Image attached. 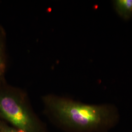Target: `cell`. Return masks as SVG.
<instances>
[{"label": "cell", "mask_w": 132, "mask_h": 132, "mask_svg": "<svg viewBox=\"0 0 132 132\" xmlns=\"http://www.w3.org/2000/svg\"><path fill=\"white\" fill-rule=\"evenodd\" d=\"M45 101L49 108L65 122L78 130L106 132L119 120L117 109L111 105H89L53 97Z\"/></svg>", "instance_id": "obj_1"}, {"label": "cell", "mask_w": 132, "mask_h": 132, "mask_svg": "<svg viewBox=\"0 0 132 132\" xmlns=\"http://www.w3.org/2000/svg\"><path fill=\"white\" fill-rule=\"evenodd\" d=\"M0 113L20 131L33 132L32 118L23 99L10 92H0Z\"/></svg>", "instance_id": "obj_2"}, {"label": "cell", "mask_w": 132, "mask_h": 132, "mask_svg": "<svg viewBox=\"0 0 132 132\" xmlns=\"http://www.w3.org/2000/svg\"><path fill=\"white\" fill-rule=\"evenodd\" d=\"M114 6L118 14L124 19H128L132 16V0H117Z\"/></svg>", "instance_id": "obj_3"}, {"label": "cell", "mask_w": 132, "mask_h": 132, "mask_svg": "<svg viewBox=\"0 0 132 132\" xmlns=\"http://www.w3.org/2000/svg\"><path fill=\"white\" fill-rule=\"evenodd\" d=\"M6 69L5 42L4 34L0 29V77H3Z\"/></svg>", "instance_id": "obj_4"}, {"label": "cell", "mask_w": 132, "mask_h": 132, "mask_svg": "<svg viewBox=\"0 0 132 132\" xmlns=\"http://www.w3.org/2000/svg\"><path fill=\"white\" fill-rule=\"evenodd\" d=\"M3 132H22V131H20V132H19V131H17V130H14V129H11V128H5V129L4 130V131H3Z\"/></svg>", "instance_id": "obj_5"}]
</instances>
